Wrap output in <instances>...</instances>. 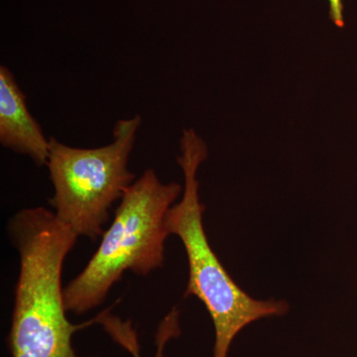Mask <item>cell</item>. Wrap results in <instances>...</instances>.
I'll return each mask as SVG.
<instances>
[{
	"label": "cell",
	"instance_id": "cell-1",
	"mask_svg": "<svg viewBox=\"0 0 357 357\" xmlns=\"http://www.w3.org/2000/svg\"><path fill=\"white\" fill-rule=\"evenodd\" d=\"M8 234L20 255L8 335L11 357H79L73 335L98 324V316L79 325L67 317L63 266L79 236L43 206L18 211L9 220Z\"/></svg>",
	"mask_w": 357,
	"mask_h": 357
},
{
	"label": "cell",
	"instance_id": "cell-2",
	"mask_svg": "<svg viewBox=\"0 0 357 357\" xmlns=\"http://www.w3.org/2000/svg\"><path fill=\"white\" fill-rule=\"evenodd\" d=\"M178 163L184 174V190L178 203L166 217L169 234L182 241L189 264L185 297L198 298L208 310L215 331L213 357H227L230 345L245 326L288 312L284 301H262L250 297L227 273L208 243L204 231V206L199 201L197 174L208 157V147L194 129H185Z\"/></svg>",
	"mask_w": 357,
	"mask_h": 357
},
{
	"label": "cell",
	"instance_id": "cell-7",
	"mask_svg": "<svg viewBox=\"0 0 357 357\" xmlns=\"http://www.w3.org/2000/svg\"><path fill=\"white\" fill-rule=\"evenodd\" d=\"M330 3V18L338 28L344 27V3L342 0H328Z\"/></svg>",
	"mask_w": 357,
	"mask_h": 357
},
{
	"label": "cell",
	"instance_id": "cell-6",
	"mask_svg": "<svg viewBox=\"0 0 357 357\" xmlns=\"http://www.w3.org/2000/svg\"><path fill=\"white\" fill-rule=\"evenodd\" d=\"M98 324L102 326L109 337L121 345L132 357H142L137 333L134 330L130 321H122L109 311H103L100 314ZM181 333L180 312L177 307H173L168 314L162 319L155 335L156 352L153 357H164L166 345L170 340L178 337Z\"/></svg>",
	"mask_w": 357,
	"mask_h": 357
},
{
	"label": "cell",
	"instance_id": "cell-3",
	"mask_svg": "<svg viewBox=\"0 0 357 357\" xmlns=\"http://www.w3.org/2000/svg\"><path fill=\"white\" fill-rule=\"evenodd\" d=\"M178 183H163L154 169L126 190L114 222L86 266L64 288L68 312L83 314L100 306L126 271L146 276L165 262L169 210L183 194Z\"/></svg>",
	"mask_w": 357,
	"mask_h": 357
},
{
	"label": "cell",
	"instance_id": "cell-4",
	"mask_svg": "<svg viewBox=\"0 0 357 357\" xmlns=\"http://www.w3.org/2000/svg\"><path fill=\"white\" fill-rule=\"evenodd\" d=\"M142 123L140 115L119 119L112 141L98 148H77L50 137L48 167L54 196L49 199L61 222L77 236L96 241L109 210L133 184L129 157Z\"/></svg>",
	"mask_w": 357,
	"mask_h": 357
},
{
	"label": "cell",
	"instance_id": "cell-5",
	"mask_svg": "<svg viewBox=\"0 0 357 357\" xmlns=\"http://www.w3.org/2000/svg\"><path fill=\"white\" fill-rule=\"evenodd\" d=\"M0 143L29 157L36 165H46L48 161L50 138L30 114L25 93L6 66L0 67Z\"/></svg>",
	"mask_w": 357,
	"mask_h": 357
}]
</instances>
